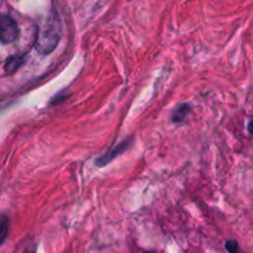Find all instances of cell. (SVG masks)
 <instances>
[{"mask_svg": "<svg viewBox=\"0 0 253 253\" xmlns=\"http://www.w3.org/2000/svg\"><path fill=\"white\" fill-rule=\"evenodd\" d=\"M61 21H59L58 14L52 11L48 19H47L46 24H44L43 29L41 30L39 37H37V51L41 54H43V56L53 52L54 48L58 46L59 40H61Z\"/></svg>", "mask_w": 253, "mask_h": 253, "instance_id": "cell-1", "label": "cell"}, {"mask_svg": "<svg viewBox=\"0 0 253 253\" xmlns=\"http://www.w3.org/2000/svg\"><path fill=\"white\" fill-rule=\"evenodd\" d=\"M146 253H153V252H146Z\"/></svg>", "mask_w": 253, "mask_h": 253, "instance_id": "cell-9", "label": "cell"}, {"mask_svg": "<svg viewBox=\"0 0 253 253\" xmlns=\"http://www.w3.org/2000/svg\"><path fill=\"white\" fill-rule=\"evenodd\" d=\"M20 35L16 21L9 15L0 14V43L9 44L17 40Z\"/></svg>", "mask_w": 253, "mask_h": 253, "instance_id": "cell-2", "label": "cell"}, {"mask_svg": "<svg viewBox=\"0 0 253 253\" xmlns=\"http://www.w3.org/2000/svg\"><path fill=\"white\" fill-rule=\"evenodd\" d=\"M226 249L230 253H237L239 251V246H237L236 241H227L226 242Z\"/></svg>", "mask_w": 253, "mask_h": 253, "instance_id": "cell-7", "label": "cell"}, {"mask_svg": "<svg viewBox=\"0 0 253 253\" xmlns=\"http://www.w3.org/2000/svg\"><path fill=\"white\" fill-rule=\"evenodd\" d=\"M190 110L192 109H190L189 104H180V105H178L174 109V111H173V123H182V121H184V119L189 115Z\"/></svg>", "mask_w": 253, "mask_h": 253, "instance_id": "cell-5", "label": "cell"}, {"mask_svg": "<svg viewBox=\"0 0 253 253\" xmlns=\"http://www.w3.org/2000/svg\"><path fill=\"white\" fill-rule=\"evenodd\" d=\"M25 56H11L7 58V61L5 62L4 69L7 74H12L14 72H16L22 64L25 63Z\"/></svg>", "mask_w": 253, "mask_h": 253, "instance_id": "cell-4", "label": "cell"}, {"mask_svg": "<svg viewBox=\"0 0 253 253\" xmlns=\"http://www.w3.org/2000/svg\"><path fill=\"white\" fill-rule=\"evenodd\" d=\"M249 131H250V133L253 136V121H251V123L249 124Z\"/></svg>", "mask_w": 253, "mask_h": 253, "instance_id": "cell-8", "label": "cell"}, {"mask_svg": "<svg viewBox=\"0 0 253 253\" xmlns=\"http://www.w3.org/2000/svg\"><path fill=\"white\" fill-rule=\"evenodd\" d=\"M10 221L9 217L4 214H0V245H2L9 235Z\"/></svg>", "mask_w": 253, "mask_h": 253, "instance_id": "cell-6", "label": "cell"}, {"mask_svg": "<svg viewBox=\"0 0 253 253\" xmlns=\"http://www.w3.org/2000/svg\"><path fill=\"white\" fill-rule=\"evenodd\" d=\"M131 143H132V140H125V141H123V142L119 143V145L114 146L111 150H109L108 152H105L104 155H101L100 157L96 158L95 166L96 167L101 168V167H104V166L109 165V163H110L111 161L115 160L118 156H120L121 153L125 152V151L130 147Z\"/></svg>", "mask_w": 253, "mask_h": 253, "instance_id": "cell-3", "label": "cell"}]
</instances>
